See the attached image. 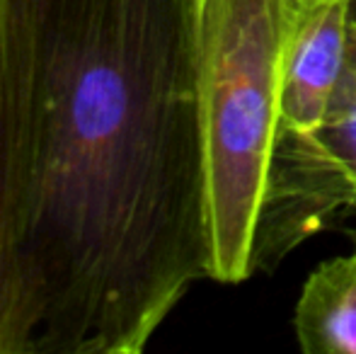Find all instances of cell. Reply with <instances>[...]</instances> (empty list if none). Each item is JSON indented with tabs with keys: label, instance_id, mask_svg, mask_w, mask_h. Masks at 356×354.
I'll return each instance as SVG.
<instances>
[{
	"label": "cell",
	"instance_id": "8992f818",
	"mask_svg": "<svg viewBox=\"0 0 356 354\" xmlns=\"http://www.w3.org/2000/svg\"><path fill=\"white\" fill-rule=\"evenodd\" d=\"M8 250H5V129H3V0H0V354L8 332Z\"/></svg>",
	"mask_w": 356,
	"mask_h": 354
},
{
	"label": "cell",
	"instance_id": "5b68a950",
	"mask_svg": "<svg viewBox=\"0 0 356 354\" xmlns=\"http://www.w3.org/2000/svg\"><path fill=\"white\" fill-rule=\"evenodd\" d=\"M323 138L337 163L342 166L352 192V211L356 214V24L352 17L349 32V51L344 61L342 78L334 90L330 104L327 122L323 129Z\"/></svg>",
	"mask_w": 356,
	"mask_h": 354
},
{
	"label": "cell",
	"instance_id": "3957f363",
	"mask_svg": "<svg viewBox=\"0 0 356 354\" xmlns=\"http://www.w3.org/2000/svg\"><path fill=\"white\" fill-rule=\"evenodd\" d=\"M352 32V0H291L282 63L279 136L323 141Z\"/></svg>",
	"mask_w": 356,
	"mask_h": 354
},
{
	"label": "cell",
	"instance_id": "6da1fadb",
	"mask_svg": "<svg viewBox=\"0 0 356 354\" xmlns=\"http://www.w3.org/2000/svg\"><path fill=\"white\" fill-rule=\"evenodd\" d=\"M5 354H138L209 279L197 0H3Z\"/></svg>",
	"mask_w": 356,
	"mask_h": 354
},
{
	"label": "cell",
	"instance_id": "7a4b0ae2",
	"mask_svg": "<svg viewBox=\"0 0 356 354\" xmlns=\"http://www.w3.org/2000/svg\"><path fill=\"white\" fill-rule=\"evenodd\" d=\"M291 0H197L209 279L254 274V238L279 136Z\"/></svg>",
	"mask_w": 356,
	"mask_h": 354
},
{
	"label": "cell",
	"instance_id": "52a82bcc",
	"mask_svg": "<svg viewBox=\"0 0 356 354\" xmlns=\"http://www.w3.org/2000/svg\"><path fill=\"white\" fill-rule=\"evenodd\" d=\"M352 17H354V24H356V0H352Z\"/></svg>",
	"mask_w": 356,
	"mask_h": 354
},
{
	"label": "cell",
	"instance_id": "277c9868",
	"mask_svg": "<svg viewBox=\"0 0 356 354\" xmlns=\"http://www.w3.org/2000/svg\"><path fill=\"white\" fill-rule=\"evenodd\" d=\"M293 330L305 354H356V250L310 272L296 301Z\"/></svg>",
	"mask_w": 356,
	"mask_h": 354
}]
</instances>
